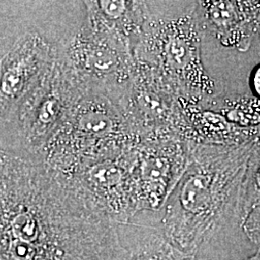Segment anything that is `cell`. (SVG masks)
Returning <instances> with one entry per match:
<instances>
[{"instance_id":"e0dca14e","label":"cell","mask_w":260,"mask_h":260,"mask_svg":"<svg viewBox=\"0 0 260 260\" xmlns=\"http://www.w3.org/2000/svg\"><path fill=\"white\" fill-rule=\"evenodd\" d=\"M244 260H260V251H258V252H256L255 254H253L251 257Z\"/></svg>"},{"instance_id":"ba28073f","label":"cell","mask_w":260,"mask_h":260,"mask_svg":"<svg viewBox=\"0 0 260 260\" xmlns=\"http://www.w3.org/2000/svg\"><path fill=\"white\" fill-rule=\"evenodd\" d=\"M83 93L54 57L37 86L19 105L16 122L24 146L37 154L60 128Z\"/></svg>"},{"instance_id":"9a60e30c","label":"cell","mask_w":260,"mask_h":260,"mask_svg":"<svg viewBox=\"0 0 260 260\" xmlns=\"http://www.w3.org/2000/svg\"><path fill=\"white\" fill-rule=\"evenodd\" d=\"M241 224L245 234L260 251V205L251 209Z\"/></svg>"},{"instance_id":"7a4b0ae2","label":"cell","mask_w":260,"mask_h":260,"mask_svg":"<svg viewBox=\"0 0 260 260\" xmlns=\"http://www.w3.org/2000/svg\"><path fill=\"white\" fill-rule=\"evenodd\" d=\"M255 139L239 145L188 142L185 172L162 219L164 236L179 250L196 253L232 220L243 222V182Z\"/></svg>"},{"instance_id":"8992f818","label":"cell","mask_w":260,"mask_h":260,"mask_svg":"<svg viewBox=\"0 0 260 260\" xmlns=\"http://www.w3.org/2000/svg\"><path fill=\"white\" fill-rule=\"evenodd\" d=\"M137 146L52 176L90 212L116 224L127 223L138 212L134 180Z\"/></svg>"},{"instance_id":"5bb4252c","label":"cell","mask_w":260,"mask_h":260,"mask_svg":"<svg viewBox=\"0 0 260 260\" xmlns=\"http://www.w3.org/2000/svg\"><path fill=\"white\" fill-rule=\"evenodd\" d=\"M260 205V132L253 143L243 182V221L251 209Z\"/></svg>"},{"instance_id":"6da1fadb","label":"cell","mask_w":260,"mask_h":260,"mask_svg":"<svg viewBox=\"0 0 260 260\" xmlns=\"http://www.w3.org/2000/svg\"><path fill=\"white\" fill-rule=\"evenodd\" d=\"M117 224L87 210L40 161L0 149V260H126Z\"/></svg>"},{"instance_id":"2e32d148","label":"cell","mask_w":260,"mask_h":260,"mask_svg":"<svg viewBox=\"0 0 260 260\" xmlns=\"http://www.w3.org/2000/svg\"><path fill=\"white\" fill-rule=\"evenodd\" d=\"M251 87L254 95L260 100V65L257 66L251 73Z\"/></svg>"},{"instance_id":"3957f363","label":"cell","mask_w":260,"mask_h":260,"mask_svg":"<svg viewBox=\"0 0 260 260\" xmlns=\"http://www.w3.org/2000/svg\"><path fill=\"white\" fill-rule=\"evenodd\" d=\"M197 1H147V18L134 61L157 73L179 99L204 104L217 96L202 59Z\"/></svg>"},{"instance_id":"9c48e42d","label":"cell","mask_w":260,"mask_h":260,"mask_svg":"<svg viewBox=\"0 0 260 260\" xmlns=\"http://www.w3.org/2000/svg\"><path fill=\"white\" fill-rule=\"evenodd\" d=\"M55 57V47L40 33L21 35L0 58V120L13 121L19 105L37 86Z\"/></svg>"},{"instance_id":"4fadbf2b","label":"cell","mask_w":260,"mask_h":260,"mask_svg":"<svg viewBox=\"0 0 260 260\" xmlns=\"http://www.w3.org/2000/svg\"><path fill=\"white\" fill-rule=\"evenodd\" d=\"M126 260H197L196 253L179 250L164 235L152 234L132 250Z\"/></svg>"},{"instance_id":"52a82bcc","label":"cell","mask_w":260,"mask_h":260,"mask_svg":"<svg viewBox=\"0 0 260 260\" xmlns=\"http://www.w3.org/2000/svg\"><path fill=\"white\" fill-rule=\"evenodd\" d=\"M118 107L138 144L161 140L190 141L179 96L157 73L146 66L135 62L132 82Z\"/></svg>"},{"instance_id":"5b68a950","label":"cell","mask_w":260,"mask_h":260,"mask_svg":"<svg viewBox=\"0 0 260 260\" xmlns=\"http://www.w3.org/2000/svg\"><path fill=\"white\" fill-rule=\"evenodd\" d=\"M55 57L81 93L104 95L116 105L133 79L132 53L93 31L84 19L55 46Z\"/></svg>"},{"instance_id":"277c9868","label":"cell","mask_w":260,"mask_h":260,"mask_svg":"<svg viewBox=\"0 0 260 260\" xmlns=\"http://www.w3.org/2000/svg\"><path fill=\"white\" fill-rule=\"evenodd\" d=\"M138 145L119 107L108 98L82 94L47 145L37 153L52 174L119 154Z\"/></svg>"},{"instance_id":"30bf717a","label":"cell","mask_w":260,"mask_h":260,"mask_svg":"<svg viewBox=\"0 0 260 260\" xmlns=\"http://www.w3.org/2000/svg\"><path fill=\"white\" fill-rule=\"evenodd\" d=\"M188 142L171 139L139 143L134 168L139 211H156L166 205L187 167Z\"/></svg>"},{"instance_id":"7c38bea8","label":"cell","mask_w":260,"mask_h":260,"mask_svg":"<svg viewBox=\"0 0 260 260\" xmlns=\"http://www.w3.org/2000/svg\"><path fill=\"white\" fill-rule=\"evenodd\" d=\"M88 26L114 43L133 50L139 42L147 18V1H84Z\"/></svg>"},{"instance_id":"8fae6325","label":"cell","mask_w":260,"mask_h":260,"mask_svg":"<svg viewBox=\"0 0 260 260\" xmlns=\"http://www.w3.org/2000/svg\"><path fill=\"white\" fill-rule=\"evenodd\" d=\"M196 15L203 33L240 51L251 47L260 29V1H197Z\"/></svg>"}]
</instances>
